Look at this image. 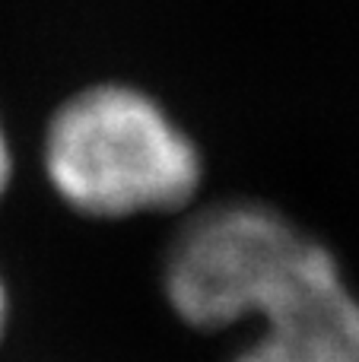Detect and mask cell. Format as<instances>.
Returning <instances> with one entry per match:
<instances>
[{"mask_svg": "<svg viewBox=\"0 0 359 362\" xmlns=\"http://www.w3.org/2000/svg\"><path fill=\"white\" fill-rule=\"evenodd\" d=\"M51 197L102 226L178 219L204 200L207 156L159 95L89 83L51 112L38 144Z\"/></svg>", "mask_w": 359, "mask_h": 362, "instance_id": "1", "label": "cell"}, {"mask_svg": "<svg viewBox=\"0 0 359 362\" xmlns=\"http://www.w3.org/2000/svg\"><path fill=\"white\" fill-rule=\"evenodd\" d=\"M318 245L322 238L271 200H201L175 219L159 255V299L184 331L216 337L254 327Z\"/></svg>", "mask_w": 359, "mask_h": 362, "instance_id": "2", "label": "cell"}, {"mask_svg": "<svg viewBox=\"0 0 359 362\" xmlns=\"http://www.w3.org/2000/svg\"><path fill=\"white\" fill-rule=\"evenodd\" d=\"M226 362H359V293L331 245H318L283 299Z\"/></svg>", "mask_w": 359, "mask_h": 362, "instance_id": "3", "label": "cell"}, {"mask_svg": "<svg viewBox=\"0 0 359 362\" xmlns=\"http://www.w3.org/2000/svg\"><path fill=\"white\" fill-rule=\"evenodd\" d=\"M16 185V150H13V137L6 131V121L0 118V206L13 194Z\"/></svg>", "mask_w": 359, "mask_h": 362, "instance_id": "4", "label": "cell"}, {"mask_svg": "<svg viewBox=\"0 0 359 362\" xmlns=\"http://www.w3.org/2000/svg\"><path fill=\"white\" fill-rule=\"evenodd\" d=\"M13 321H16V296H13L10 274L0 264V356H4L6 344L13 337Z\"/></svg>", "mask_w": 359, "mask_h": 362, "instance_id": "5", "label": "cell"}]
</instances>
